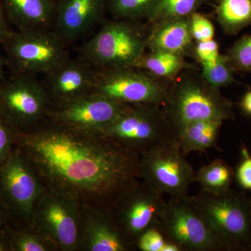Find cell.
<instances>
[{"mask_svg": "<svg viewBox=\"0 0 251 251\" xmlns=\"http://www.w3.org/2000/svg\"><path fill=\"white\" fill-rule=\"evenodd\" d=\"M128 105L92 92L53 105L49 119L77 129L103 133Z\"/></svg>", "mask_w": 251, "mask_h": 251, "instance_id": "14", "label": "cell"}, {"mask_svg": "<svg viewBox=\"0 0 251 251\" xmlns=\"http://www.w3.org/2000/svg\"><path fill=\"white\" fill-rule=\"evenodd\" d=\"M8 22L18 31L51 29L56 0H0Z\"/></svg>", "mask_w": 251, "mask_h": 251, "instance_id": "18", "label": "cell"}, {"mask_svg": "<svg viewBox=\"0 0 251 251\" xmlns=\"http://www.w3.org/2000/svg\"><path fill=\"white\" fill-rule=\"evenodd\" d=\"M194 54L200 63H211L219 58V46L214 39L197 42L195 46Z\"/></svg>", "mask_w": 251, "mask_h": 251, "instance_id": "32", "label": "cell"}, {"mask_svg": "<svg viewBox=\"0 0 251 251\" xmlns=\"http://www.w3.org/2000/svg\"><path fill=\"white\" fill-rule=\"evenodd\" d=\"M163 196L151 184L140 179L112 211L110 218L114 224L135 249L140 234L158 226L166 204Z\"/></svg>", "mask_w": 251, "mask_h": 251, "instance_id": "13", "label": "cell"}, {"mask_svg": "<svg viewBox=\"0 0 251 251\" xmlns=\"http://www.w3.org/2000/svg\"><path fill=\"white\" fill-rule=\"evenodd\" d=\"M6 66V59L0 54V83L6 79L4 73V68Z\"/></svg>", "mask_w": 251, "mask_h": 251, "instance_id": "39", "label": "cell"}, {"mask_svg": "<svg viewBox=\"0 0 251 251\" xmlns=\"http://www.w3.org/2000/svg\"><path fill=\"white\" fill-rule=\"evenodd\" d=\"M81 208L67 196L46 188L36 202L33 229L58 251H79Z\"/></svg>", "mask_w": 251, "mask_h": 251, "instance_id": "10", "label": "cell"}, {"mask_svg": "<svg viewBox=\"0 0 251 251\" xmlns=\"http://www.w3.org/2000/svg\"><path fill=\"white\" fill-rule=\"evenodd\" d=\"M223 122L202 120L192 122L181 132L177 143L185 156L193 151L205 152L216 148Z\"/></svg>", "mask_w": 251, "mask_h": 251, "instance_id": "20", "label": "cell"}, {"mask_svg": "<svg viewBox=\"0 0 251 251\" xmlns=\"http://www.w3.org/2000/svg\"><path fill=\"white\" fill-rule=\"evenodd\" d=\"M193 41L190 17L179 18L153 27L148 35V49L185 57L194 54Z\"/></svg>", "mask_w": 251, "mask_h": 251, "instance_id": "19", "label": "cell"}, {"mask_svg": "<svg viewBox=\"0 0 251 251\" xmlns=\"http://www.w3.org/2000/svg\"><path fill=\"white\" fill-rule=\"evenodd\" d=\"M163 108L172 136L176 142L185 127L192 122H224L234 118L232 103L202 76L196 75L185 77L173 86Z\"/></svg>", "mask_w": 251, "mask_h": 251, "instance_id": "3", "label": "cell"}, {"mask_svg": "<svg viewBox=\"0 0 251 251\" xmlns=\"http://www.w3.org/2000/svg\"><path fill=\"white\" fill-rule=\"evenodd\" d=\"M107 0H56L52 31L66 46L100 23Z\"/></svg>", "mask_w": 251, "mask_h": 251, "instance_id": "15", "label": "cell"}, {"mask_svg": "<svg viewBox=\"0 0 251 251\" xmlns=\"http://www.w3.org/2000/svg\"><path fill=\"white\" fill-rule=\"evenodd\" d=\"M159 0H107V9L117 20L148 19Z\"/></svg>", "mask_w": 251, "mask_h": 251, "instance_id": "25", "label": "cell"}, {"mask_svg": "<svg viewBox=\"0 0 251 251\" xmlns=\"http://www.w3.org/2000/svg\"><path fill=\"white\" fill-rule=\"evenodd\" d=\"M161 251H181V249L174 243L166 240Z\"/></svg>", "mask_w": 251, "mask_h": 251, "instance_id": "38", "label": "cell"}, {"mask_svg": "<svg viewBox=\"0 0 251 251\" xmlns=\"http://www.w3.org/2000/svg\"><path fill=\"white\" fill-rule=\"evenodd\" d=\"M204 0H159L153 12L148 18L152 27L162 23L188 18L204 2Z\"/></svg>", "mask_w": 251, "mask_h": 251, "instance_id": "24", "label": "cell"}, {"mask_svg": "<svg viewBox=\"0 0 251 251\" xmlns=\"http://www.w3.org/2000/svg\"><path fill=\"white\" fill-rule=\"evenodd\" d=\"M9 224H10L9 219L7 214L0 204V229L5 228Z\"/></svg>", "mask_w": 251, "mask_h": 251, "instance_id": "37", "label": "cell"}, {"mask_svg": "<svg viewBox=\"0 0 251 251\" xmlns=\"http://www.w3.org/2000/svg\"><path fill=\"white\" fill-rule=\"evenodd\" d=\"M14 146L43 184L80 208L111 215L139 181L140 156L102 133L85 131L48 119L17 132Z\"/></svg>", "mask_w": 251, "mask_h": 251, "instance_id": "1", "label": "cell"}, {"mask_svg": "<svg viewBox=\"0 0 251 251\" xmlns=\"http://www.w3.org/2000/svg\"><path fill=\"white\" fill-rule=\"evenodd\" d=\"M191 29L193 40L196 42L206 41L214 39V27L209 19L199 13H193L190 16Z\"/></svg>", "mask_w": 251, "mask_h": 251, "instance_id": "29", "label": "cell"}, {"mask_svg": "<svg viewBox=\"0 0 251 251\" xmlns=\"http://www.w3.org/2000/svg\"><path fill=\"white\" fill-rule=\"evenodd\" d=\"M148 35L133 21L105 22L79 49V58L95 69L135 67L148 49Z\"/></svg>", "mask_w": 251, "mask_h": 251, "instance_id": "4", "label": "cell"}, {"mask_svg": "<svg viewBox=\"0 0 251 251\" xmlns=\"http://www.w3.org/2000/svg\"><path fill=\"white\" fill-rule=\"evenodd\" d=\"M249 204H250V211L251 216V197H249Z\"/></svg>", "mask_w": 251, "mask_h": 251, "instance_id": "40", "label": "cell"}, {"mask_svg": "<svg viewBox=\"0 0 251 251\" xmlns=\"http://www.w3.org/2000/svg\"><path fill=\"white\" fill-rule=\"evenodd\" d=\"M158 78L135 67L96 69L93 92L126 105L163 107L173 87Z\"/></svg>", "mask_w": 251, "mask_h": 251, "instance_id": "9", "label": "cell"}, {"mask_svg": "<svg viewBox=\"0 0 251 251\" xmlns=\"http://www.w3.org/2000/svg\"><path fill=\"white\" fill-rule=\"evenodd\" d=\"M161 108L128 105L102 134L140 156L175 140Z\"/></svg>", "mask_w": 251, "mask_h": 251, "instance_id": "7", "label": "cell"}, {"mask_svg": "<svg viewBox=\"0 0 251 251\" xmlns=\"http://www.w3.org/2000/svg\"><path fill=\"white\" fill-rule=\"evenodd\" d=\"M0 251H11V244L6 227L0 229Z\"/></svg>", "mask_w": 251, "mask_h": 251, "instance_id": "35", "label": "cell"}, {"mask_svg": "<svg viewBox=\"0 0 251 251\" xmlns=\"http://www.w3.org/2000/svg\"><path fill=\"white\" fill-rule=\"evenodd\" d=\"M13 31H14L11 30L9 27L2 5L0 1V44L4 42Z\"/></svg>", "mask_w": 251, "mask_h": 251, "instance_id": "34", "label": "cell"}, {"mask_svg": "<svg viewBox=\"0 0 251 251\" xmlns=\"http://www.w3.org/2000/svg\"><path fill=\"white\" fill-rule=\"evenodd\" d=\"M39 175L21 151L12 152L0 164V204L11 226L33 229V214L46 191Z\"/></svg>", "mask_w": 251, "mask_h": 251, "instance_id": "5", "label": "cell"}, {"mask_svg": "<svg viewBox=\"0 0 251 251\" xmlns=\"http://www.w3.org/2000/svg\"><path fill=\"white\" fill-rule=\"evenodd\" d=\"M135 68L141 69L157 77L174 79L181 71L191 66L184 57L171 52L150 51L144 54Z\"/></svg>", "mask_w": 251, "mask_h": 251, "instance_id": "21", "label": "cell"}, {"mask_svg": "<svg viewBox=\"0 0 251 251\" xmlns=\"http://www.w3.org/2000/svg\"><path fill=\"white\" fill-rule=\"evenodd\" d=\"M166 242L163 234L154 227L140 234L135 243V247L141 251H161Z\"/></svg>", "mask_w": 251, "mask_h": 251, "instance_id": "30", "label": "cell"}, {"mask_svg": "<svg viewBox=\"0 0 251 251\" xmlns=\"http://www.w3.org/2000/svg\"><path fill=\"white\" fill-rule=\"evenodd\" d=\"M241 106L246 113L251 115V91L247 92L243 97Z\"/></svg>", "mask_w": 251, "mask_h": 251, "instance_id": "36", "label": "cell"}, {"mask_svg": "<svg viewBox=\"0 0 251 251\" xmlns=\"http://www.w3.org/2000/svg\"><path fill=\"white\" fill-rule=\"evenodd\" d=\"M95 75L96 69L85 61L69 57L46 74L43 83L54 105L93 92Z\"/></svg>", "mask_w": 251, "mask_h": 251, "instance_id": "16", "label": "cell"}, {"mask_svg": "<svg viewBox=\"0 0 251 251\" xmlns=\"http://www.w3.org/2000/svg\"><path fill=\"white\" fill-rule=\"evenodd\" d=\"M138 173L158 191L170 197L188 196L196 173L175 140L140 155Z\"/></svg>", "mask_w": 251, "mask_h": 251, "instance_id": "12", "label": "cell"}, {"mask_svg": "<svg viewBox=\"0 0 251 251\" xmlns=\"http://www.w3.org/2000/svg\"><path fill=\"white\" fill-rule=\"evenodd\" d=\"M226 251H251L249 196L229 189L215 195L201 189L188 196Z\"/></svg>", "mask_w": 251, "mask_h": 251, "instance_id": "2", "label": "cell"}, {"mask_svg": "<svg viewBox=\"0 0 251 251\" xmlns=\"http://www.w3.org/2000/svg\"><path fill=\"white\" fill-rule=\"evenodd\" d=\"M226 57L232 69L251 72V34L239 39L229 49Z\"/></svg>", "mask_w": 251, "mask_h": 251, "instance_id": "28", "label": "cell"}, {"mask_svg": "<svg viewBox=\"0 0 251 251\" xmlns=\"http://www.w3.org/2000/svg\"><path fill=\"white\" fill-rule=\"evenodd\" d=\"M216 14L225 32L235 35L251 25V0H219Z\"/></svg>", "mask_w": 251, "mask_h": 251, "instance_id": "22", "label": "cell"}, {"mask_svg": "<svg viewBox=\"0 0 251 251\" xmlns=\"http://www.w3.org/2000/svg\"><path fill=\"white\" fill-rule=\"evenodd\" d=\"M135 250L114 224L110 216L81 208L79 251Z\"/></svg>", "mask_w": 251, "mask_h": 251, "instance_id": "17", "label": "cell"}, {"mask_svg": "<svg viewBox=\"0 0 251 251\" xmlns=\"http://www.w3.org/2000/svg\"><path fill=\"white\" fill-rule=\"evenodd\" d=\"M11 251H54L55 249L44 238L32 229H18L6 226Z\"/></svg>", "mask_w": 251, "mask_h": 251, "instance_id": "26", "label": "cell"}, {"mask_svg": "<svg viewBox=\"0 0 251 251\" xmlns=\"http://www.w3.org/2000/svg\"><path fill=\"white\" fill-rule=\"evenodd\" d=\"M16 131L0 112V164L12 152Z\"/></svg>", "mask_w": 251, "mask_h": 251, "instance_id": "31", "label": "cell"}, {"mask_svg": "<svg viewBox=\"0 0 251 251\" xmlns=\"http://www.w3.org/2000/svg\"><path fill=\"white\" fill-rule=\"evenodd\" d=\"M234 176L232 167L223 160L216 159L201 168L196 173L195 180L203 191L219 195L230 189Z\"/></svg>", "mask_w": 251, "mask_h": 251, "instance_id": "23", "label": "cell"}, {"mask_svg": "<svg viewBox=\"0 0 251 251\" xmlns=\"http://www.w3.org/2000/svg\"><path fill=\"white\" fill-rule=\"evenodd\" d=\"M242 153L243 160L238 167L236 176L242 188L251 190V156L247 149H243Z\"/></svg>", "mask_w": 251, "mask_h": 251, "instance_id": "33", "label": "cell"}, {"mask_svg": "<svg viewBox=\"0 0 251 251\" xmlns=\"http://www.w3.org/2000/svg\"><path fill=\"white\" fill-rule=\"evenodd\" d=\"M156 227L181 251H224L188 196L170 197Z\"/></svg>", "mask_w": 251, "mask_h": 251, "instance_id": "11", "label": "cell"}, {"mask_svg": "<svg viewBox=\"0 0 251 251\" xmlns=\"http://www.w3.org/2000/svg\"><path fill=\"white\" fill-rule=\"evenodd\" d=\"M201 64L202 67L201 76L216 90H220L235 82L232 73L233 69L229 64L226 55L220 54L215 62Z\"/></svg>", "mask_w": 251, "mask_h": 251, "instance_id": "27", "label": "cell"}, {"mask_svg": "<svg viewBox=\"0 0 251 251\" xmlns=\"http://www.w3.org/2000/svg\"><path fill=\"white\" fill-rule=\"evenodd\" d=\"M1 44L11 76L46 75L70 57L52 29L14 31Z\"/></svg>", "mask_w": 251, "mask_h": 251, "instance_id": "6", "label": "cell"}, {"mask_svg": "<svg viewBox=\"0 0 251 251\" xmlns=\"http://www.w3.org/2000/svg\"><path fill=\"white\" fill-rule=\"evenodd\" d=\"M52 108L49 92L36 75H11L0 83V112L16 133L45 122Z\"/></svg>", "mask_w": 251, "mask_h": 251, "instance_id": "8", "label": "cell"}]
</instances>
